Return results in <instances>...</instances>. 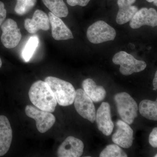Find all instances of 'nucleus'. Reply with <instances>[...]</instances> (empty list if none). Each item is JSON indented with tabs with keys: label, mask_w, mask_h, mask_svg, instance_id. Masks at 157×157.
<instances>
[{
	"label": "nucleus",
	"mask_w": 157,
	"mask_h": 157,
	"mask_svg": "<svg viewBox=\"0 0 157 157\" xmlns=\"http://www.w3.org/2000/svg\"><path fill=\"white\" fill-rule=\"evenodd\" d=\"M25 28L31 34L35 33L39 30H48L50 22L48 15L41 10H36L32 19L27 18L25 20Z\"/></svg>",
	"instance_id": "nucleus-13"
},
{
	"label": "nucleus",
	"mask_w": 157,
	"mask_h": 157,
	"mask_svg": "<svg viewBox=\"0 0 157 157\" xmlns=\"http://www.w3.org/2000/svg\"><path fill=\"white\" fill-rule=\"evenodd\" d=\"M101 157H127L125 152L117 144H109L101 153Z\"/></svg>",
	"instance_id": "nucleus-21"
},
{
	"label": "nucleus",
	"mask_w": 157,
	"mask_h": 157,
	"mask_svg": "<svg viewBox=\"0 0 157 157\" xmlns=\"http://www.w3.org/2000/svg\"><path fill=\"white\" fill-rule=\"evenodd\" d=\"M114 100L122 120L128 124L133 123L137 117L138 111V106L135 100L126 92L116 94Z\"/></svg>",
	"instance_id": "nucleus-3"
},
{
	"label": "nucleus",
	"mask_w": 157,
	"mask_h": 157,
	"mask_svg": "<svg viewBox=\"0 0 157 157\" xmlns=\"http://www.w3.org/2000/svg\"><path fill=\"white\" fill-rule=\"evenodd\" d=\"M2 34L1 41L3 45L7 48H12L17 46L21 40L20 29L14 20L9 18L1 26Z\"/></svg>",
	"instance_id": "nucleus-8"
},
{
	"label": "nucleus",
	"mask_w": 157,
	"mask_h": 157,
	"mask_svg": "<svg viewBox=\"0 0 157 157\" xmlns=\"http://www.w3.org/2000/svg\"><path fill=\"white\" fill-rule=\"evenodd\" d=\"M146 1L148 2H153L155 6H157V0H146Z\"/></svg>",
	"instance_id": "nucleus-27"
},
{
	"label": "nucleus",
	"mask_w": 157,
	"mask_h": 157,
	"mask_svg": "<svg viewBox=\"0 0 157 157\" xmlns=\"http://www.w3.org/2000/svg\"><path fill=\"white\" fill-rule=\"evenodd\" d=\"M149 142L151 146L156 148L157 147V128L153 129L149 137Z\"/></svg>",
	"instance_id": "nucleus-23"
},
{
	"label": "nucleus",
	"mask_w": 157,
	"mask_h": 157,
	"mask_svg": "<svg viewBox=\"0 0 157 157\" xmlns=\"http://www.w3.org/2000/svg\"><path fill=\"white\" fill-rule=\"evenodd\" d=\"M36 2V0H17L14 11L18 15H24L33 8Z\"/></svg>",
	"instance_id": "nucleus-22"
},
{
	"label": "nucleus",
	"mask_w": 157,
	"mask_h": 157,
	"mask_svg": "<svg viewBox=\"0 0 157 157\" xmlns=\"http://www.w3.org/2000/svg\"><path fill=\"white\" fill-rule=\"evenodd\" d=\"M74 106L76 111L81 117L94 123L96 120L95 107L93 101L81 89L76 91Z\"/></svg>",
	"instance_id": "nucleus-7"
},
{
	"label": "nucleus",
	"mask_w": 157,
	"mask_h": 157,
	"mask_svg": "<svg viewBox=\"0 0 157 157\" xmlns=\"http://www.w3.org/2000/svg\"><path fill=\"white\" fill-rule=\"evenodd\" d=\"M98 129L104 135L109 136L113 130L114 124L111 119L110 105L103 102L98 108L96 116Z\"/></svg>",
	"instance_id": "nucleus-11"
},
{
	"label": "nucleus",
	"mask_w": 157,
	"mask_h": 157,
	"mask_svg": "<svg viewBox=\"0 0 157 157\" xmlns=\"http://www.w3.org/2000/svg\"><path fill=\"white\" fill-rule=\"evenodd\" d=\"M12 140V130L8 118L0 115V156L8 152Z\"/></svg>",
	"instance_id": "nucleus-15"
},
{
	"label": "nucleus",
	"mask_w": 157,
	"mask_h": 157,
	"mask_svg": "<svg viewBox=\"0 0 157 157\" xmlns=\"http://www.w3.org/2000/svg\"><path fill=\"white\" fill-rule=\"evenodd\" d=\"M68 5L71 6H78L84 7L87 6L90 0H67Z\"/></svg>",
	"instance_id": "nucleus-24"
},
{
	"label": "nucleus",
	"mask_w": 157,
	"mask_h": 157,
	"mask_svg": "<svg viewBox=\"0 0 157 157\" xmlns=\"http://www.w3.org/2000/svg\"><path fill=\"white\" fill-rule=\"evenodd\" d=\"M39 42V39L36 36L29 39L22 52L23 58L25 62L30 60L38 47Z\"/></svg>",
	"instance_id": "nucleus-20"
},
{
	"label": "nucleus",
	"mask_w": 157,
	"mask_h": 157,
	"mask_svg": "<svg viewBox=\"0 0 157 157\" xmlns=\"http://www.w3.org/2000/svg\"><path fill=\"white\" fill-rule=\"evenodd\" d=\"M29 98L35 107L44 111L54 112L57 101L52 91L45 81L38 80L30 88Z\"/></svg>",
	"instance_id": "nucleus-1"
},
{
	"label": "nucleus",
	"mask_w": 157,
	"mask_h": 157,
	"mask_svg": "<svg viewBox=\"0 0 157 157\" xmlns=\"http://www.w3.org/2000/svg\"><path fill=\"white\" fill-rule=\"evenodd\" d=\"M116 132L113 135V141L116 144L125 148H128L132 146L134 137L133 131L128 124L123 121L117 122Z\"/></svg>",
	"instance_id": "nucleus-12"
},
{
	"label": "nucleus",
	"mask_w": 157,
	"mask_h": 157,
	"mask_svg": "<svg viewBox=\"0 0 157 157\" xmlns=\"http://www.w3.org/2000/svg\"><path fill=\"white\" fill-rule=\"evenodd\" d=\"M2 66V60H1V59L0 58V68H1V67Z\"/></svg>",
	"instance_id": "nucleus-28"
},
{
	"label": "nucleus",
	"mask_w": 157,
	"mask_h": 157,
	"mask_svg": "<svg viewBox=\"0 0 157 157\" xmlns=\"http://www.w3.org/2000/svg\"><path fill=\"white\" fill-rule=\"evenodd\" d=\"M155 157H157V154H156L155 155V156H154Z\"/></svg>",
	"instance_id": "nucleus-29"
},
{
	"label": "nucleus",
	"mask_w": 157,
	"mask_h": 157,
	"mask_svg": "<svg viewBox=\"0 0 157 157\" xmlns=\"http://www.w3.org/2000/svg\"><path fill=\"white\" fill-rule=\"evenodd\" d=\"M45 6L51 12L57 17H67L69 10L63 0H42Z\"/></svg>",
	"instance_id": "nucleus-18"
},
{
	"label": "nucleus",
	"mask_w": 157,
	"mask_h": 157,
	"mask_svg": "<svg viewBox=\"0 0 157 157\" xmlns=\"http://www.w3.org/2000/svg\"><path fill=\"white\" fill-rule=\"evenodd\" d=\"M132 29L140 28L143 25L154 28L157 25V12L153 8H143L138 10L130 21Z\"/></svg>",
	"instance_id": "nucleus-9"
},
{
	"label": "nucleus",
	"mask_w": 157,
	"mask_h": 157,
	"mask_svg": "<svg viewBox=\"0 0 157 157\" xmlns=\"http://www.w3.org/2000/svg\"><path fill=\"white\" fill-rule=\"evenodd\" d=\"M112 60L115 64L120 65V71L125 76L141 72L147 66L145 62L136 59L132 55L124 51H120L116 54Z\"/></svg>",
	"instance_id": "nucleus-4"
},
{
	"label": "nucleus",
	"mask_w": 157,
	"mask_h": 157,
	"mask_svg": "<svg viewBox=\"0 0 157 157\" xmlns=\"http://www.w3.org/2000/svg\"><path fill=\"white\" fill-rule=\"evenodd\" d=\"M84 144L80 139L69 136L59 146L57 154L59 157H79L83 154Z\"/></svg>",
	"instance_id": "nucleus-10"
},
{
	"label": "nucleus",
	"mask_w": 157,
	"mask_h": 157,
	"mask_svg": "<svg viewBox=\"0 0 157 157\" xmlns=\"http://www.w3.org/2000/svg\"><path fill=\"white\" fill-rule=\"evenodd\" d=\"M82 86L85 92L94 102H101L106 97V91L104 87L97 85L91 78H86L83 80Z\"/></svg>",
	"instance_id": "nucleus-17"
},
{
	"label": "nucleus",
	"mask_w": 157,
	"mask_h": 157,
	"mask_svg": "<svg viewBox=\"0 0 157 157\" xmlns=\"http://www.w3.org/2000/svg\"><path fill=\"white\" fill-rule=\"evenodd\" d=\"M136 0H118L119 11L116 17V22L119 25H123L129 22L135 13L138 8L133 6Z\"/></svg>",
	"instance_id": "nucleus-16"
},
{
	"label": "nucleus",
	"mask_w": 157,
	"mask_h": 157,
	"mask_svg": "<svg viewBox=\"0 0 157 157\" xmlns=\"http://www.w3.org/2000/svg\"><path fill=\"white\" fill-rule=\"evenodd\" d=\"M25 112L28 117L35 120L37 130L41 133L47 132L55 123V117L51 113L42 110L36 107L27 105Z\"/></svg>",
	"instance_id": "nucleus-6"
},
{
	"label": "nucleus",
	"mask_w": 157,
	"mask_h": 157,
	"mask_svg": "<svg viewBox=\"0 0 157 157\" xmlns=\"http://www.w3.org/2000/svg\"><path fill=\"white\" fill-rule=\"evenodd\" d=\"M45 82L49 86L59 105L66 107L73 104L76 90L71 83L53 76L46 77Z\"/></svg>",
	"instance_id": "nucleus-2"
},
{
	"label": "nucleus",
	"mask_w": 157,
	"mask_h": 157,
	"mask_svg": "<svg viewBox=\"0 0 157 157\" xmlns=\"http://www.w3.org/2000/svg\"><path fill=\"white\" fill-rule=\"evenodd\" d=\"M153 84L154 90H156L157 89V72H156L155 74V78H154L153 81Z\"/></svg>",
	"instance_id": "nucleus-26"
},
{
	"label": "nucleus",
	"mask_w": 157,
	"mask_h": 157,
	"mask_svg": "<svg viewBox=\"0 0 157 157\" xmlns=\"http://www.w3.org/2000/svg\"><path fill=\"white\" fill-rule=\"evenodd\" d=\"M6 14L7 11L5 8V5L2 2H0V26L6 19Z\"/></svg>",
	"instance_id": "nucleus-25"
},
{
	"label": "nucleus",
	"mask_w": 157,
	"mask_h": 157,
	"mask_svg": "<svg viewBox=\"0 0 157 157\" xmlns=\"http://www.w3.org/2000/svg\"><path fill=\"white\" fill-rule=\"evenodd\" d=\"M139 111L144 117L150 120H157V101L148 100L141 101L139 104Z\"/></svg>",
	"instance_id": "nucleus-19"
},
{
	"label": "nucleus",
	"mask_w": 157,
	"mask_h": 157,
	"mask_svg": "<svg viewBox=\"0 0 157 157\" xmlns=\"http://www.w3.org/2000/svg\"><path fill=\"white\" fill-rule=\"evenodd\" d=\"M86 36L90 42L93 44H100L113 41L116 36V32L105 21H98L89 27Z\"/></svg>",
	"instance_id": "nucleus-5"
},
{
	"label": "nucleus",
	"mask_w": 157,
	"mask_h": 157,
	"mask_svg": "<svg viewBox=\"0 0 157 157\" xmlns=\"http://www.w3.org/2000/svg\"><path fill=\"white\" fill-rule=\"evenodd\" d=\"M48 17L52 27V35L54 39L59 41L74 38L72 32L60 17H57L51 12L48 13Z\"/></svg>",
	"instance_id": "nucleus-14"
}]
</instances>
